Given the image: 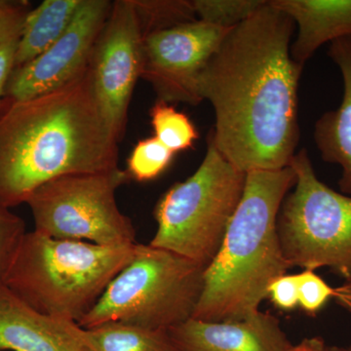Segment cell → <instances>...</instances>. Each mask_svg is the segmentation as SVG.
<instances>
[{
  "mask_svg": "<svg viewBox=\"0 0 351 351\" xmlns=\"http://www.w3.org/2000/svg\"><path fill=\"white\" fill-rule=\"evenodd\" d=\"M293 20L270 1L226 34L201 75L214 108L215 145L247 173L288 167L300 141L299 83L291 56Z\"/></svg>",
  "mask_w": 351,
  "mask_h": 351,
  "instance_id": "6da1fadb",
  "label": "cell"
},
{
  "mask_svg": "<svg viewBox=\"0 0 351 351\" xmlns=\"http://www.w3.org/2000/svg\"><path fill=\"white\" fill-rule=\"evenodd\" d=\"M119 141L95 99L88 69L64 87L0 104V205L27 202L64 175L119 167Z\"/></svg>",
  "mask_w": 351,
  "mask_h": 351,
  "instance_id": "7a4b0ae2",
  "label": "cell"
},
{
  "mask_svg": "<svg viewBox=\"0 0 351 351\" xmlns=\"http://www.w3.org/2000/svg\"><path fill=\"white\" fill-rule=\"evenodd\" d=\"M295 182L290 165L246 173L239 206L216 257L205 269L202 294L193 318L239 321L260 311L270 284L292 267L281 249L277 218Z\"/></svg>",
  "mask_w": 351,
  "mask_h": 351,
  "instance_id": "3957f363",
  "label": "cell"
},
{
  "mask_svg": "<svg viewBox=\"0 0 351 351\" xmlns=\"http://www.w3.org/2000/svg\"><path fill=\"white\" fill-rule=\"evenodd\" d=\"M135 245L101 246L27 232L3 284L39 313L78 324L130 262Z\"/></svg>",
  "mask_w": 351,
  "mask_h": 351,
  "instance_id": "277c9868",
  "label": "cell"
},
{
  "mask_svg": "<svg viewBox=\"0 0 351 351\" xmlns=\"http://www.w3.org/2000/svg\"><path fill=\"white\" fill-rule=\"evenodd\" d=\"M206 267L151 244H136L134 255L78 323H108L168 330L193 317Z\"/></svg>",
  "mask_w": 351,
  "mask_h": 351,
  "instance_id": "5b68a950",
  "label": "cell"
},
{
  "mask_svg": "<svg viewBox=\"0 0 351 351\" xmlns=\"http://www.w3.org/2000/svg\"><path fill=\"white\" fill-rule=\"evenodd\" d=\"M245 180L246 173L226 160L210 131L199 167L186 181L171 186L156 203L157 230L149 244L207 267L239 206Z\"/></svg>",
  "mask_w": 351,
  "mask_h": 351,
  "instance_id": "8992f818",
  "label": "cell"
},
{
  "mask_svg": "<svg viewBox=\"0 0 351 351\" xmlns=\"http://www.w3.org/2000/svg\"><path fill=\"white\" fill-rule=\"evenodd\" d=\"M294 189L284 198L277 233L291 267H328L351 279V196L338 193L316 176L306 149L290 163Z\"/></svg>",
  "mask_w": 351,
  "mask_h": 351,
  "instance_id": "52a82bcc",
  "label": "cell"
},
{
  "mask_svg": "<svg viewBox=\"0 0 351 351\" xmlns=\"http://www.w3.org/2000/svg\"><path fill=\"white\" fill-rule=\"evenodd\" d=\"M130 180L126 170L64 175L29 196L34 230L52 239L101 246L135 244L136 230L120 211L117 191Z\"/></svg>",
  "mask_w": 351,
  "mask_h": 351,
  "instance_id": "ba28073f",
  "label": "cell"
},
{
  "mask_svg": "<svg viewBox=\"0 0 351 351\" xmlns=\"http://www.w3.org/2000/svg\"><path fill=\"white\" fill-rule=\"evenodd\" d=\"M144 64V36L132 0L112 2V10L90 58L92 88L99 110L120 142L128 108Z\"/></svg>",
  "mask_w": 351,
  "mask_h": 351,
  "instance_id": "9c48e42d",
  "label": "cell"
},
{
  "mask_svg": "<svg viewBox=\"0 0 351 351\" xmlns=\"http://www.w3.org/2000/svg\"><path fill=\"white\" fill-rule=\"evenodd\" d=\"M230 29L195 20L145 36L141 78L157 101L199 105L201 75Z\"/></svg>",
  "mask_w": 351,
  "mask_h": 351,
  "instance_id": "30bf717a",
  "label": "cell"
},
{
  "mask_svg": "<svg viewBox=\"0 0 351 351\" xmlns=\"http://www.w3.org/2000/svg\"><path fill=\"white\" fill-rule=\"evenodd\" d=\"M112 7L108 0H82L61 38L36 59L14 69L4 98L29 100L60 89L82 75Z\"/></svg>",
  "mask_w": 351,
  "mask_h": 351,
  "instance_id": "8fae6325",
  "label": "cell"
},
{
  "mask_svg": "<svg viewBox=\"0 0 351 351\" xmlns=\"http://www.w3.org/2000/svg\"><path fill=\"white\" fill-rule=\"evenodd\" d=\"M168 332L180 351H288L294 346L276 316L261 311L239 321L191 318Z\"/></svg>",
  "mask_w": 351,
  "mask_h": 351,
  "instance_id": "7c38bea8",
  "label": "cell"
},
{
  "mask_svg": "<svg viewBox=\"0 0 351 351\" xmlns=\"http://www.w3.org/2000/svg\"><path fill=\"white\" fill-rule=\"evenodd\" d=\"M78 324L39 313L0 284V350L91 351Z\"/></svg>",
  "mask_w": 351,
  "mask_h": 351,
  "instance_id": "4fadbf2b",
  "label": "cell"
},
{
  "mask_svg": "<svg viewBox=\"0 0 351 351\" xmlns=\"http://www.w3.org/2000/svg\"><path fill=\"white\" fill-rule=\"evenodd\" d=\"M298 27L291 56L304 64L321 46L351 36V0H270Z\"/></svg>",
  "mask_w": 351,
  "mask_h": 351,
  "instance_id": "5bb4252c",
  "label": "cell"
},
{
  "mask_svg": "<svg viewBox=\"0 0 351 351\" xmlns=\"http://www.w3.org/2000/svg\"><path fill=\"white\" fill-rule=\"evenodd\" d=\"M328 55L341 71L343 98L336 110L321 115L313 138L325 162L341 170L339 181L343 195H351V36L330 43Z\"/></svg>",
  "mask_w": 351,
  "mask_h": 351,
  "instance_id": "9a60e30c",
  "label": "cell"
},
{
  "mask_svg": "<svg viewBox=\"0 0 351 351\" xmlns=\"http://www.w3.org/2000/svg\"><path fill=\"white\" fill-rule=\"evenodd\" d=\"M82 0H44L25 18L15 55V69L45 52L61 38Z\"/></svg>",
  "mask_w": 351,
  "mask_h": 351,
  "instance_id": "2e32d148",
  "label": "cell"
},
{
  "mask_svg": "<svg viewBox=\"0 0 351 351\" xmlns=\"http://www.w3.org/2000/svg\"><path fill=\"white\" fill-rule=\"evenodd\" d=\"M77 335L91 351H180L166 330L108 323L93 328L78 325Z\"/></svg>",
  "mask_w": 351,
  "mask_h": 351,
  "instance_id": "e0dca14e",
  "label": "cell"
},
{
  "mask_svg": "<svg viewBox=\"0 0 351 351\" xmlns=\"http://www.w3.org/2000/svg\"><path fill=\"white\" fill-rule=\"evenodd\" d=\"M149 115L154 137L174 154L191 149L199 138L193 121L171 104L156 101Z\"/></svg>",
  "mask_w": 351,
  "mask_h": 351,
  "instance_id": "ac0fdd59",
  "label": "cell"
},
{
  "mask_svg": "<svg viewBox=\"0 0 351 351\" xmlns=\"http://www.w3.org/2000/svg\"><path fill=\"white\" fill-rule=\"evenodd\" d=\"M143 36L198 20L193 1L132 0Z\"/></svg>",
  "mask_w": 351,
  "mask_h": 351,
  "instance_id": "d6986e66",
  "label": "cell"
},
{
  "mask_svg": "<svg viewBox=\"0 0 351 351\" xmlns=\"http://www.w3.org/2000/svg\"><path fill=\"white\" fill-rule=\"evenodd\" d=\"M175 154L154 136L138 141L127 160V174L137 182L152 181L169 167Z\"/></svg>",
  "mask_w": 351,
  "mask_h": 351,
  "instance_id": "ffe728a7",
  "label": "cell"
},
{
  "mask_svg": "<svg viewBox=\"0 0 351 351\" xmlns=\"http://www.w3.org/2000/svg\"><path fill=\"white\" fill-rule=\"evenodd\" d=\"M196 17L208 24L232 29L263 8L265 0H193Z\"/></svg>",
  "mask_w": 351,
  "mask_h": 351,
  "instance_id": "44dd1931",
  "label": "cell"
},
{
  "mask_svg": "<svg viewBox=\"0 0 351 351\" xmlns=\"http://www.w3.org/2000/svg\"><path fill=\"white\" fill-rule=\"evenodd\" d=\"M25 233L24 219L9 208L0 205V284H3L7 270Z\"/></svg>",
  "mask_w": 351,
  "mask_h": 351,
  "instance_id": "7402d4cb",
  "label": "cell"
},
{
  "mask_svg": "<svg viewBox=\"0 0 351 351\" xmlns=\"http://www.w3.org/2000/svg\"><path fill=\"white\" fill-rule=\"evenodd\" d=\"M299 306L306 313L314 315L323 308L328 301L334 299L336 289L325 282L314 270L304 269L298 274Z\"/></svg>",
  "mask_w": 351,
  "mask_h": 351,
  "instance_id": "603a6c76",
  "label": "cell"
},
{
  "mask_svg": "<svg viewBox=\"0 0 351 351\" xmlns=\"http://www.w3.org/2000/svg\"><path fill=\"white\" fill-rule=\"evenodd\" d=\"M31 10L29 2L0 0V45L20 38Z\"/></svg>",
  "mask_w": 351,
  "mask_h": 351,
  "instance_id": "cb8c5ba5",
  "label": "cell"
},
{
  "mask_svg": "<svg viewBox=\"0 0 351 351\" xmlns=\"http://www.w3.org/2000/svg\"><path fill=\"white\" fill-rule=\"evenodd\" d=\"M269 297L278 308L293 311L299 304L298 274H284L270 284Z\"/></svg>",
  "mask_w": 351,
  "mask_h": 351,
  "instance_id": "d4e9b609",
  "label": "cell"
},
{
  "mask_svg": "<svg viewBox=\"0 0 351 351\" xmlns=\"http://www.w3.org/2000/svg\"><path fill=\"white\" fill-rule=\"evenodd\" d=\"M18 40L0 45V104L4 98L7 83L15 69V55Z\"/></svg>",
  "mask_w": 351,
  "mask_h": 351,
  "instance_id": "484cf974",
  "label": "cell"
},
{
  "mask_svg": "<svg viewBox=\"0 0 351 351\" xmlns=\"http://www.w3.org/2000/svg\"><path fill=\"white\" fill-rule=\"evenodd\" d=\"M336 289V295L334 299L339 306L351 313V279L346 280L339 287Z\"/></svg>",
  "mask_w": 351,
  "mask_h": 351,
  "instance_id": "4316f807",
  "label": "cell"
},
{
  "mask_svg": "<svg viewBox=\"0 0 351 351\" xmlns=\"http://www.w3.org/2000/svg\"><path fill=\"white\" fill-rule=\"evenodd\" d=\"M325 341L320 337L302 339L297 346H293L288 351H323L324 350Z\"/></svg>",
  "mask_w": 351,
  "mask_h": 351,
  "instance_id": "83f0119b",
  "label": "cell"
},
{
  "mask_svg": "<svg viewBox=\"0 0 351 351\" xmlns=\"http://www.w3.org/2000/svg\"><path fill=\"white\" fill-rule=\"evenodd\" d=\"M323 351H346L345 348H338V346H325Z\"/></svg>",
  "mask_w": 351,
  "mask_h": 351,
  "instance_id": "f1b7e54d",
  "label": "cell"
},
{
  "mask_svg": "<svg viewBox=\"0 0 351 351\" xmlns=\"http://www.w3.org/2000/svg\"><path fill=\"white\" fill-rule=\"evenodd\" d=\"M346 351H351V346H348V348H345Z\"/></svg>",
  "mask_w": 351,
  "mask_h": 351,
  "instance_id": "f546056e",
  "label": "cell"
}]
</instances>
